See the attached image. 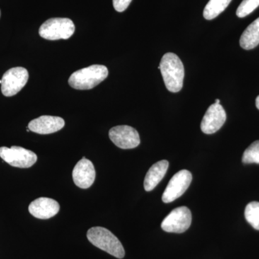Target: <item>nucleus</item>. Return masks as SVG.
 I'll return each instance as SVG.
<instances>
[{
	"label": "nucleus",
	"instance_id": "11",
	"mask_svg": "<svg viewBox=\"0 0 259 259\" xmlns=\"http://www.w3.org/2000/svg\"><path fill=\"white\" fill-rule=\"evenodd\" d=\"M75 185L81 189H88L93 185L96 171L93 163L83 156L74 166L72 173Z\"/></svg>",
	"mask_w": 259,
	"mask_h": 259
},
{
	"label": "nucleus",
	"instance_id": "16",
	"mask_svg": "<svg viewBox=\"0 0 259 259\" xmlns=\"http://www.w3.org/2000/svg\"><path fill=\"white\" fill-rule=\"evenodd\" d=\"M231 1L232 0H209L204 9V18L208 20L215 18L228 8Z\"/></svg>",
	"mask_w": 259,
	"mask_h": 259
},
{
	"label": "nucleus",
	"instance_id": "7",
	"mask_svg": "<svg viewBox=\"0 0 259 259\" xmlns=\"http://www.w3.org/2000/svg\"><path fill=\"white\" fill-rule=\"evenodd\" d=\"M192 223V213L188 207L182 206L173 209L161 223V228L167 233H182Z\"/></svg>",
	"mask_w": 259,
	"mask_h": 259
},
{
	"label": "nucleus",
	"instance_id": "1",
	"mask_svg": "<svg viewBox=\"0 0 259 259\" xmlns=\"http://www.w3.org/2000/svg\"><path fill=\"white\" fill-rule=\"evenodd\" d=\"M162 77L168 91L176 93L183 88L185 68L179 56L173 53H167L160 63Z\"/></svg>",
	"mask_w": 259,
	"mask_h": 259
},
{
	"label": "nucleus",
	"instance_id": "14",
	"mask_svg": "<svg viewBox=\"0 0 259 259\" xmlns=\"http://www.w3.org/2000/svg\"><path fill=\"white\" fill-rule=\"evenodd\" d=\"M168 168V161L162 160L149 168L144 180V189L146 192H151L159 184L166 175Z\"/></svg>",
	"mask_w": 259,
	"mask_h": 259
},
{
	"label": "nucleus",
	"instance_id": "4",
	"mask_svg": "<svg viewBox=\"0 0 259 259\" xmlns=\"http://www.w3.org/2000/svg\"><path fill=\"white\" fill-rule=\"evenodd\" d=\"M75 32V25L69 18H51L42 24L39 34L42 38L49 40L69 39Z\"/></svg>",
	"mask_w": 259,
	"mask_h": 259
},
{
	"label": "nucleus",
	"instance_id": "8",
	"mask_svg": "<svg viewBox=\"0 0 259 259\" xmlns=\"http://www.w3.org/2000/svg\"><path fill=\"white\" fill-rule=\"evenodd\" d=\"M192 180V174L187 170H182L175 174L163 192L162 196L163 202L169 203L180 197L189 188Z\"/></svg>",
	"mask_w": 259,
	"mask_h": 259
},
{
	"label": "nucleus",
	"instance_id": "9",
	"mask_svg": "<svg viewBox=\"0 0 259 259\" xmlns=\"http://www.w3.org/2000/svg\"><path fill=\"white\" fill-rule=\"evenodd\" d=\"M109 137L114 144L122 149H132L141 143L139 133L128 125H118L109 131Z\"/></svg>",
	"mask_w": 259,
	"mask_h": 259
},
{
	"label": "nucleus",
	"instance_id": "10",
	"mask_svg": "<svg viewBox=\"0 0 259 259\" xmlns=\"http://www.w3.org/2000/svg\"><path fill=\"white\" fill-rule=\"evenodd\" d=\"M226 112L221 104L213 103L204 114L201 130L205 134H213L219 131L226 120Z\"/></svg>",
	"mask_w": 259,
	"mask_h": 259
},
{
	"label": "nucleus",
	"instance_id": "6",
	"mask_svg": "<svg viewBox=\"0 0 259 259\" xmlns=\"http://www.w3.org/2000/svg\"><path fill=\"white\" fill-rule=\"evenodd\" d=\"M28 79V71L26 69L12 68L7 71L2 78V93L5 97L14 96L25 86Z\"/></svg>",
	"mask_w": 259,
	"mask_h": 259
},
{
	"label": "nucleus",
	"instance_id": "3",
	"mask_svg": "<svg viewBox=\"0 0 259 259\" xmlns=\"http://www.w3.org/2000/svg\"><path fill=\"white\" fill-rule=\"evenodd\" d=\"M89 241L109 254L117 258L125 256V249L122 243L112 233L102 227H93L90 228L87 234Z\"/></svg>",
	"mask_w": 259,
	"mask_h": 259
},
{
	"label": "nucleus",
	"instance_id": "21",
	"mask_svg": "<svg viewBox=\"0 0 259 259\" xmlns=\"http://www.w3.org/2000/svg\"><path fill=\"white\" fill-rule=\"evenodd\" d=\"M255 106H256L258 110H259V95L256 97V100H255Z\"/></svg>",
	"mask_w": 259,
	"mask_h": 259
},
{
	"label": "nucleus",
	"instance_id": "12",
	"mask_svg": "<svg viewBox=\"0 0 259 259\" xmlns=\"http://www.w3.org/2000/svg\"><path fill=\"white\" fill-rule=\"evenodd\" d=\"M64 125L65 121L60 117L42 115L30 121L28 128L35 134L47 135L60 131Z\"/></svg>",
	"mask_w": 259,
	"mask_h": 259
},
{
	"label": "nucleus",
	"instance_id": "5",
	"mask_svg": "<svg viewBox=\"0 0 259 259\" xmlns=\"http://www.w3.org/2000/svg\"><path fill=\"white\" fill-rule=\"evenodd\" d=\"M0 157L10 166L21 168H30L37 159L35 153L20 146L0 148Z\"/></svg>",
	"mask_w": 259,
	"mask_h": 259
},
{
	"label": "nucleus",
	"instance_id": "23",
	"mask_svg": "<svg viewBox=\"0 0 259 259\" xmlns=\"http://www.w3.org/2000/svg\"><path fill=\"white\" fill-rule=\"evenodd\" d=\"M2 83V80H0V84Z\"/></svg>",
	"mask_w": 259,
	"mask_h": 259
},
{
	"label": "nucleus",
	"instance_id": "24",
	"mask_svg": "<svg viewBox=\"0 0 259 259\" xmlns=\"http://www.w3.org/2000/svg\"><path fill=\"white\" fill-rule=\"evenodd\" d=\"M0 16H1V12H0Z\"/></svg>",
	"mask_w": 259,
	"mask_h": 259
},
{
	"label": "nucleus",
	"instance_id": "22",
	"mask_svg": "<svg viewBox=\"0 0 259 259\" xmlns=\"http://www.w3.org/2000/svg\"><path fill=\"white\" fill-rule=\"evenodd\" d=\"M220 102H221V100H220L219 99H216L215 102H214V103L220 104Z\"/></svg>",
	"mask_w": 259,
	"mask_h": 259
},
{
	"label": "nucleus",
	"instance_id": "18",
	"mask_svg": "<svg viewBox=\"0 0 259 259\" xmlns=\"http://www.w3.org/2000/svg\"><path fill=\"white\" fill-rule=\"evenodd\" d=\"M242 161L245 164L258 163L259 164V141H255L247 148L242 158Z\"/></svg>",
	"mask_w": 259,
	"mask_h": 259
},
{
	"label": "nucleus",
	"instance_id": "2",
	"mask_svg": "<svg viewBox=\"0 0 259 259\" xmlns=\"http://www.w3.org/2000/svg\"><path fill=\"white\" fill-rule=\"evenodd\" d=\"M108 74V69L104 65H92L75 71L68 81L76 90H91L106 79Z\"/></svg>",
	"mask_w": 259,
	"mask_h": 259
},
{
	"label": "nucleus",
	"instance_id": "17",
	"mask_svg": "<svg viewBox=\"0 0 259 259\" xmlns=\"http://www.w3.org/2000/svg\"><path fill=\"white\" fill-rule=\"evenodd\" d=\"M247 222L254 229L259 231V202H251L247 204L245 209Z\"/></svg>",
	"mask_w": 259,
	"mask_h": 259
},
{
	"label": "nucleus",
	"instance_id": "20",
	"mask_svg": "<svg viewBox=\"0 0 259 259\" xmlns=\"http://www.w3.org/2000/svg\"><path fill=\"white\" fill-rule=\"evenodd\" d=\"M112 2L116 11L122 13L128 8L132 0H112Z\"/></svg>",
	"mask_w": 259,
	"mask_h": 259
},
{
	"label": "nucleus",
	"instance_id": "13",
	"mask_svg": "<svg viewBox=\"0 0 259 259\" xmlns=\"http://www.w3.org/2000/svg\"><path fill=\"white\" fill-rule=\"evenodd\" d=\"M28 209L34 217L47 220L57 214L60 209V205L55 199L40 197L32 201L29 205Z\"/></svg>",
	"mask_w": 259,
	"mask_h": 259
},
{
	"label": "nucleus",
	"instance_id": "19",
	"mask_svg": "<svg viewBox=\"0 0 259 259\" xmlns=\"http://www.w3.org/2000/svg\"><path fill=\"white\" fill-rule=\"evenodd\" d=\"M259 6V0H243L237 9L238 18H244L250 15Z\"/></svg>",
	"mask_w": 259,
	"mask_h": 259
},
{
	"label": "nucleus",
	"instance_id": "15",
	"mask_svg": "<svg viewBox=\"0 0 259 259\" xmlns=\"http://www.w3.org/2000/svg\"><path fill=\"white\" fill-rule=\"evenodd\" d=\"M258 44L259 18L247 27L240 39V45L245 50H251Z\"/></svg>",
	"mask_w": 259,
	"mask_h": 259
}]
</instances>
